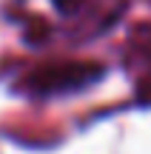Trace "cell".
I'll list each match as a JSON object with an SVG mask.
<instances>
[{
	"instance_id": "2",
	"label": "cell",
	"mask_w": 151,
	"mask_h": 154,
	"mask_svg": "<svg viewBox=\"0 0 151 154\" xmlns=\"http://www.w3.org/2000/svg\"><path fill=\"white\" fill-rule=\"evenodd\" d=\"M57 6H60V9H74V6L80 3V0H54Z\"/></svg>"
},
{
	"instance_id": "1",
	"label": "cell",
	"mask_w": 151,
	"mask_h": 154,
	"mask_svg": "<svg viewBox=\"0 0 151 154\" xmlns=\"http://www.w3.org/2000/svg\"><path fill=\"white\" fill-rule=\"evenodd\" d=\"M103 74L97 63H80V60H63V63H46L37 66L26 77V86L37 94H60V91H74L89 83H94Z\"/></svg>"
}]
</instances>
